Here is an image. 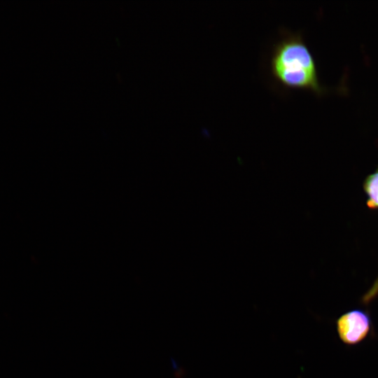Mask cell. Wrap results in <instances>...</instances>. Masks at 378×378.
I'll use <instances>...</instances> for the list:
<instances>
[{"instance_id":"1","label":"cell","mask_w":378,"mask_h":378,"mask_svg":"<svg viewBox=\"0 0 378 378\" xmlns=\"http://www.w3.org/2000/svg\"><path fill=\"white\" fill-rule=\"evenodd\" d=\"M270 69L273 78L286 88L307 90L318 94L323 92L315 60L299 34L282 30L272 48Z\"/></svg>"},{"instance_id":"2","label":"cell","mask_w":378,"mask_h":378,"mask_svg":"<svg viewBox=\"0 0 378 378\" xmlns=\"http://www.w3.org/2000/svg\"><path fill=\"white\" fill-rule=\"evenodd\" d=\"M340 340L347 345H355L365 340L372 329L369 314L361 309H353L341 315L336 321Z\"/></svg>"},{"instance_id":"3","label":"cell","mask_w":378,"mask_h":378,"mask_svg":"<svg viewBox=\"0 0 378 378\" xmlns=\"http://www.w3.org/2000/svg\"><path fill=\"white\" fill-rule=\"evenodd\" d=\"M363 188L368 196V207L378 209V167L374 172L366 176L363 183Z\"/></svg>"}]
</instances>
